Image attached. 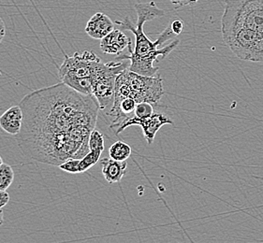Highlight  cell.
I'll use <instances>...</instances> for the list:
<instances>
[{"instance_id":"1","label":"cell","mask_w":263,"mask_h":243,"mask_svg":"<svg viewBox=\"0 0 263 243\" xmlns=\"http://www.w3.org/2000/svg\"><path fill=\"white\" fill-rule=\"evenodd\" d=\"M19 105L23 124L16 141L25 156L58 167L88 153L100 110L94 95L81 94L61 82L27 94Z\"/></svg>"},{"instance_id":"2","label":"cell","mask_w":263,"mask_h":243,"mask_svg":"<svg viewBox=\"0 0 263 243\" xmlns=\"http://www.w3.org/2000/svg\"><path fill=\"white\" fill-rule=\"evenodd\" d=\"M137 11L138 20L136 26L126 17L123 21H116L123 30H128L135 36V48L132 49V43L128 45V54L118 55L117 60H129L130 64L128 69L138 74L143 76H155L158 74V67H155L154 64L158 63L159 57L163 59L170 53L178 47L179 39H174L168 43L167 46L158 49L165 42L173 39L176 35L174 34L171 26L166 27L160 33L157 40L152 42L143 31V27L146 22L152 21L158 17L165 15V11L159 9L155 2L149 3H137L134 6Z\"/></svg>"},{"instance_id":"3","label":"cell","mask_w":263,"mask_h":243,"mask_svg":"<svg viewBox=\"0 0 263 243\" xmlns=\"http://www.w3.org/2000/svg\"><path fill=\"white\" fill-rule=\"evenodd\" d=\"M163 95V79L160 75L148 77L126 69L116 78L115 98L111 105L118 104L126 97L133 98L137 104L141 102L157 104Z\"/></svg>"},{"instance_id":"4","label":"cell","mask_w":263,"mask_h":243,"mask_svg":"<svg viewBox=\"0 0 263 243\" xmlns=\"http://www.w3.org/2000/svg\"><path fill=\"white\" fill-rule=\"evenodd\" d=\"M246 28L263 37V0H227L221 31Z\"/></svg>"},{"instance_id":"5","label":"cell","mask_w":263,"mask_h":243,"mask_svg":"<svg viewBox=\"0 0 263 243\" xmlns=\"http://www.w3.org/2000/svg\"><path fill=\"white\" fill-rule=\"evenodd\" d=\"M129 65L126 62H108L103 63L101 60L96 65L92 74L93 95L99 102L100 110L105 111L112 104L116 91L117 76L128 69Z\"/></svg>"},{"instance_id":"6","label":"cell","mask_w":263,"mask_h":243,"mask_svg":"<svg viewBox=\"0 0 263 243\" xmlns=\"http://www.w3.org/2000/svg\"><path fill=\"white\" fill-rule=\"evenodd\" d=\"M221 33L227 46L238 58L263 62L262 36L246 28L230 29Z\"/></svg>"},{"instance_id":"7","label":"cell","mask_w":263,"mask_h":243,"mask_svg":"<svg viewBox=\"0 0 263 243\" xmlns=\"http://www.w3.org/2000/svg\"><path fill=\"white\" fill-rule=\"evenodd\" d=\"M100 57L92 51H84L82 53H74L72 56L65 55V59L58 69V77L62 83L69 79L91 78Z\"/></svg>"},{"instance_id":"8","label":"cell","mask_w":263,"mask_h":243,"mask_svg":"<svg viewBox=\"0 0 263 243\" xmlns=\"http://www.w3.org/2000/svg\"><path fill=\"white\" fill-rule=\"evenodd\" d=\"M165 125H174V121L163 113H155L154 112L152 116L146 118V119H140L136 116L127 118L126 121H124L121 126L116 129L115 133H116V135H119L120 133L123 132L126 129V127L139 126V127H142V132H143V135H144V137H145L148 144L151 145L155 140V137H156L158 130Z\"/></svg>"},{"instance_id":"9","label":"cell","mask_w":263,"mask_h":243,"mask_svg":"<svg viewBox=\"0 0 263 243\" xmlns=\"http://www.w3.org/2000/svg\"><path fill=\"white\" fill-rule=\"evenodd\" d=\"M115 29L114 22L105 13L99 11L90 18L86 26L85 33L94 39L101 40Z\"/></svg>"},{"instance_id":"10","label":"cell","mask_w":263,"mask_h":243,"mask_svg":"<svg viewBox=\"0 0 263 243\" xmlns=\"http://www.w3.org/2000/svg\"><path fill=\"white\" fill-rule=\"evenodd\" d=\"M132 39L120 29H114L100 40V50L107 54L120 55L123 51L128 47Z\"/></svg>"},{"instance_id":"11","label":"cell","mask_w":263,"mask_h":243,"mask_svg":"<svg viewBox=\"0 0 263 243\" xmlns=\"http://www.w3.org/2000/svg\"><path fill=\"white\" fill-rule=\"evenodd\" d=\"M23 111L20 105L12 106L0 116V127L3 131L16 136L21 131Z\"/></svg>"},{"instance_id":"12","label":"cell","mask_w":263,"mask_h":243,"mask_svg":"<svg viewBox=\"0 0 263 243\" xmlns=\"http://www.w3.org/2000/svg\"><path fill=\"white\" fill-rule=\"evenodd\" d=\"M100 163L102 167V174L109 184L119 183L126 174V161H116L110 157L102 159Z\"/></svg>"},{"instance_id":"13","label":"cell","mask_w":263,"mask_h":243,"mask_svg":"<svg viewBox=\"0 0 263 243\" xmlns=\"http://www.w3.org/2000/svg\"><path fill=\"white\" fill-rule=\"evenodd\" d=\"M132 147L124 141H116L109 149L110 157L116 161H126L132 155Z\"/></svg>"},{"instance_id":"14","label":"cell","mask_w":263,"mask_h":243,"mask_svg":"<svg viewBox=\"0 0 263 243\" xmlns=\"http://www.w3.org/2000/svg\"><path fill=\"white\" fill-rule=\"evenodd\" d=\"M102 151L99 150H90L84 157L79 160V173L85 172L86 170L93 168L99 161L101 156Z\"/></svg>"},{"instance_id":"15","label":"cell","mask_w":263,"mask_h":243,"mask_svg":"<svg viewBox=\"0 0 263 243\" xmlns=\"http://www.w3.org/2000/svg\"><path fill=\"white\" fill-rule=\"evenodd\" d=\"M14 180V172L10 165L3 164L0 167V190L7 191Z\"/></svg>"},{"instance_id":"16","label":"cell","mask_w":263,"mask_h":243,"mask_svg":"<svg viewBox=\"0 0 263 243\" xmlns=\"http://www.w3.org/2000/svg\"><path fill=\"white\" fill-rule=\"evenodd\" d=\"M89 149L90 150H99L102 152L104 151V136L96 128L90 135Z\"/></svg>"},{"instance_id":"17","label":"cell","mask_w":263,"mask_h":243,"mask_svg":"<svg viewBox=\"0 0 263 243\" xmlns=\"http://www.w3.org/2000/svg\"><path fill=\"white\" fill-rule=\"evenodd\" d=\"M153 104L148 103V102H141L138 103L137 106L135 108L134 114L135 116L140 118V119H146L154 114V109H153Z\"/></svg>"},{"instance_id":"18","label":"cell","mask_w":263,"mask_h":243,"mask_svg":"<svg viewBox=\"0 0 263 243\" xmlns=\"http://www.w3.org/2000/svg\"><path fill=\"white\" fill-rule=\"evenodd\" d=\"M80 159H69L64 163L58 166V168L70 174H78L79 173Z\"/></svg>"},{"instance_id":"19","label":"cell","mask_w":263,"mask_h":243,"mask_svg":"<svg viewBox=\"0 0 263 243\" xmlns=\"http://www.w3.org/2000/svg\"><path fill=\"white\" fill-rule=\"evenodd\" d=\"M171 27H172V30H173L174 34L176 36H178V35L182 33L183 29H184V23H183V21H181V20H174L172 23Z\"/></svg>"},{"instance_id":"20","label":"cell","mask_w":263,"mask_h":243,"mask_svg":"<svg viewBox=\"0 0 263 243\" xmlns=\"http://www.w3.org/2000/svg\"><path fill=\"white\" fill-rule=\"evenodd\" d=\"M174 6L177 7H184V6L192 5L199 0H170Z\"/></svg>"},{"instance_id":"21","label":"cell","mask_w":263,"mask_h":243,"mask_svg":"<svg viewBox=\"0 0 263 243\" xmlns=\"http://www.w3.org/2000/svg\"><path fill=\"white\" fill-rule=\"evenodd\" d=\"M10 201V195L6 191L0 190V208L5 207Z\"/></svg>"},{"instance_id":"22","label":"cell","mask_w":263,"mask_h":243,"mask_svg":"<svg viewBox=\"0 0 263 243\" xmlns=\"http://www.w3.org/2000/svg\"><path fill=\"white\" fill-rule=\"evenodd\" d=\"M6 36V26L5 23L2 20V18L0 17V44L2 43V40L4 39Z\"/></svg>"},{"instance_id":"23","label":"cell","mask_w":263,"mask_h":243,"mask_svg":"<svg viewBox=\"0 0 263 243\" xmlns=\"http://www.w3.org/2000/svg\"><path fill=\"white\" fill-rule=\"evenodd\" d=\"M3 222H4V214H3L2 208H0V227L3 225Z\"/></svg>"},{"instance_id":"24","label":"cell","mask_w":263,"mask_h":243,"mask_svg":"<svg viewBox=\"0 0 263 243\" xmlns=\"http://www.w3.org/2000/svg\"><path fill=\"white\" fill-rule=\"evenodd\" d=\"M3 164V160L1 158V156H0V167H1V165Z\"/></svg>"}]
</instances>
